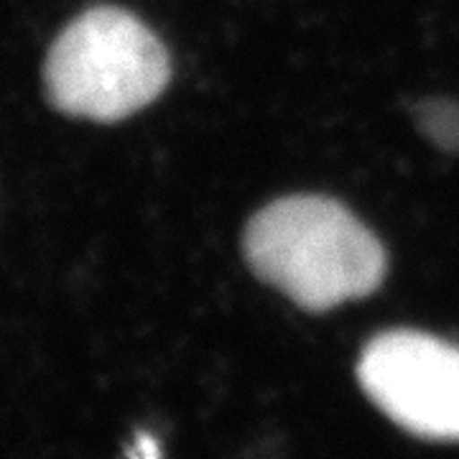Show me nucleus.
Instances as JSON below:
<instances>
[{"mask_svg": "<svg viewBox=\"0 0 459 459\" xmlns=\"http://www.w3.org/2000/svg\"><path fill=\"white\" fill-rule=\"evenodd\" d=\"M243 253L255 279L307 312L365 299L385 279V247L342 202L281 197L250 217Z\"/></svg>", "mask_w": 459, "mask_h": 459, "instance_id": "1", "label": "nucleus"}, {"mask_svg": "<svg viewBox=\"0 0 459 459\" xmlns=\"http://www.w3.org/2000/svg\"><path fill=\"white\" fill-rule=\"evenodd\" d=\"M362 391L416 437L459 442V347L416 329H391L362 350Z\"/></svg>", "mask_w": 459, "mask_h": 459, "instance_id": "3", "label": "nucleus"}, {"mask_svg": "<svg viewBox=\"0 0 459 459\" xmlns=\"http://www.w3.org/2000/svg\"><path fill=\"white\" fill-rule=\"evenodd\" d=\"M171 80L164 41L117 5L69 21L44 62L47 100L66 117L117 123L161 98Z\"/></svg>", "mask_w": 459, "mask_h": 459, "instance_id": "2", "label": "nucleus"}, {"mask_svg": "<svg viewBox=\"0 0 459 459\" xmlns=\"http://www.w3.org/2000/svg\"><path fill=\"white\" fill-rule=\"evenodd\" d=\"M411 117L421 135L437 148L459 156V102L446 98L419 100L411 108Z\"/></svg>", "mask_w": 459, "mask_h": 459, "instance_id": "4", "label": "nucleus"}]
</instances>
